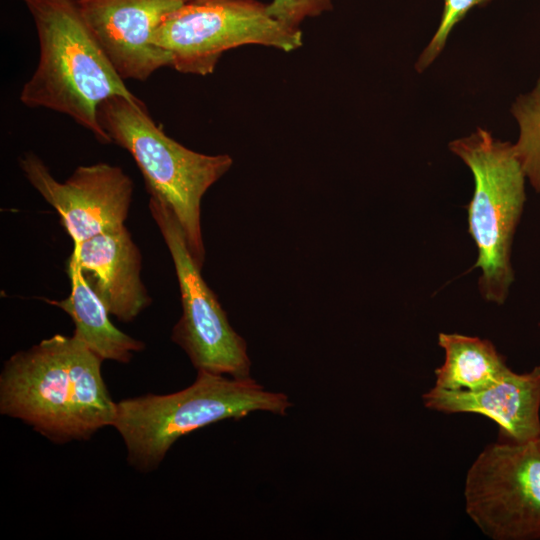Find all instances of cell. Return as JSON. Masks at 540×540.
I'll list each match as a JSON object with an SVG mask.
<instances>
[{
    "label": "cell",
    "instance_id": "obj_1",
    "mask_svg": "<svg viewBox=\"0 0 540 540\" xmlns=\"http://www.w3.org/2000/svg\"><path fill=\"white\" fill-rule=\"evenodd\" d=\"M102 361L74 335L56 334L16 352L0 374L1 414L58 444L89 440L116 414Z\"/></svg>",
    "mask_w": 540,
    "mask_h": 540
},
{
    "label": "cell",
    "instance_id": "obj_2",
    "mask_svg": "<svg viewBox=\"0 0 540 540\" xmlns=\"http://www.w3.org/2000/svg\"><path fill=\"white\" fill-rule=\"evenodd\" d=\"M32 16L39 61L20 92L28 108L69 116L101 144L111 143L98 120L102 102L139 100L125 85L83 19L77 0H21Z\"/></svg>",
    "mask_w": 540,
    "mask_h": 540
},
{
    "label": "cell",
    "instance_id": "obj_3",
    "mask_svg": "<svg viewBox=\"0 0 540 540\" xmlns=\"http://www.w3.org/2000/svg\"><path fill=\"white\" fill-rule=\"evenodd\" d=\"M197 372L196 380L181 391L117 402L112 426L124 441L129 464L137 470H155L172 445L195 430L256 411L285 416L292 406L286 394L266 391L252 378Z\"/></svg>",
    "mask_w": 540,
    "mask_h": 540
},
{
    "label": "cell",
    "instance_id": "obj_4",
    "mask_svg": "<svg viewBox=\"0 0 540 540\" xmlns=\"http://www.w3.org/2000/svg\"><path fill=\"white\" fill-rule=\"evenodd\" d=\"M98 120L112 142L132 156L149 195L164 201L178 219L191 255L200 268L205 261L201 232V200L232 166L227 154L193 151L169 137L139 100L111 97L98 108Z\"/></svg>",
    "mask_w": 540,
    "mask_h": 540
},
{
    "label": "cell",
    "instance_id": "obj_5",
    "mask_svg": "<svg viewBox=\"0 0 540 540\" xmlns=\"http://www.w3.org/2000/svg\"><path fill=\"white\" fill-rule=\"evenodd\" d=\"M448 147L474 177L466 208L468 230L478 249L474 267L482 272L480 294L488 302L503 304L514 281L511 252L526 200L525 173L513 144L483 128L451 141Z\"/></svg>",
    "mask_w": 540,
    "mask_h": 540
},
{
    "label": "cell",
    "instance_id": "obj_6",
    "mask_svg": "<svg viewBox=\"0 0 540 540\" xmlns=\"http://www.w3.org/2000/svg\"><path fill=\"white\" fill-rule=\"evenodd\" d=\"M152 41L171 54L176 71L207 76L227 50L257 44L291 52L303 45V34L259 0H192L163 21Z\"/></svg>",
    "mask_w": 540,
    "mask_h": 540
},
{
    "label": "cell",
    "instance_id": "obj_7",
    "mask_svg": "<svg viewBox=\"0 0 540 540\" xmlns=\"http://www.w3.org/2000/svg\"><path fill=\"white\" fill-rule=\"evenodd\" d=\"M148 208L170 252L180 289L182 315L171 339L188 355L197 371L250 377L245 340L231 327L216 295L201 276L174 212L149 195Z\"/></svg>",
    "mask_w": 540,
    "mask_h": 540
},
{
    "label": "cell",
    "instance_id": "obj_8",
    "mask_svg": "<svg viewBox=\"0 0 540 540\" xmlns=\"http://www.w3.org/2000/svg\"><path fill=\"white\" fill-rule=\"evenodd\" d=\"M464 499L466 513L488 537L540 539V437L487 445L467 472Z\"/></svg>",
    "mask_w": 540,
    "mask_h": 540
},
{
    "label": "cell",
    "instance_id": "obj_9",
    "mask_svg": "<svg viewBox=\"0 0 540 540\" xmlns=\"http://www.w3.org/2000/svg\"><path fill=\"white\" fill-rule=\"evenodd\" d=\"M19 167L57 211L74 244L125 226L134 184L120 167L105 162L81 165L64 182L56 180L33 152L19 157Z\"/></svg>",
    "mask_w": 540,
    "mask_h": 540
},
{
    "label": "cell",
    "instance_id": "obj_10",
    "mask_svg": "<svg viewBox=\"0 0 540 540\" xmlns=\"http://www.w3.org/2000/svg\"><path fill=\"white\" fill-rule=\"evenodd\" d=\"M83 19L118 75L147 80L172 64L152 41L163 21L185 0H77Z\"/></svg>",
    "mask_w": 540,
    "mask_h": 540
},
{
    "label": "cell",
    "instance_id": "obj_11",
    "mask_svg": "<svg viewBox=\"0 0 540 540\" xmlns=\"http://www.w3.org/2000/svg\"><path fill=\"white\" fill-rule=\"evenodd\" d=\"M426 408L444 413H477L495 421L499 440L526 442L540 437V365L526 373L511 369L478 392L431 388L422 395Z\"/></svg>",
    "mask_w": 540,
    "mask_h": 540
},
{
    "label": "cell",
    "instance_id": "obj_12",
    "mask_svg": "<svg viewBox=\"0 0 540 540\" xmlns=\"http://www.w3.org/2000/svg\"><path fill=\"white\" fill-rule=\"evenodd\" d=\"M88 283L119 321H133L152 299L141 279L142 255L126 226L74 244Z\"/></svg>",
    "mask_w": 540,
    "mask_h": 540
},
{
    "label": "cell",
    "instance_id": "obj_13",
    "mask_svg": "<svg viewBox=\"0 0 540 540\" xmlns=\"http://www.w3.org/2000/svg\"><path fill=\"white\" fill-rule=\"evenodd\" d=\"M67 273L71 284L69 296L62 300L45 301L71 317L75 326L73 335L101 359L130 362L134 353L144 350L145 344L113 325L110 313L88 283L73 255L68 260Z\"/></svg>",
    "mask_w": 540,
    "mask_h": 540
},
{
    "label": "cell",
    "instance_id": "obj_14",
    "mask_svg": "<svg viewBox=\"0 0 540 540\" xmlns=\"http://www.w3.org/2000/svg\"><path fill=\"white\" fill-rule=\"evenodd\" d=\"M443 364L436 368L434 387L449 392H478L510 370L505 358L487 339L458 333H439Z\"/></svg>",
    "mask_w": 540,
    "mask_h": 540
},
{
    "label": "cell",
    "instance_id": "obj_15",
    "mask_svg": "<svg viewBox=\"0 0 540 540\" xmlns=\"http://www.w3.org/2000/svg\"><path fill=\"white\" fill-rule=\"evenodd\" d=\"M519 136L513 144L526 178L540 193V76L535 87L517 97L511 106Z\"/></svg>",
    "mask_w": 540,
    "mask_h": 540
},
{
    "label": "cell",
    "instance_id": "obj_16",
    "mask_svg": "<svg viewBox=\"0 0 540 540\" xmlns=\"http://www.w3.org/2000/svg\"><path fill=\"white\" fill-rule=\"evenodd\" d=\"M492 0H444L439 25L430 42L415 63L418 73L424 72L441 54L453 28L475 7L485 6Z\"/></svg>",
    "mask_w": 540,
    "mask_h": 540
},
{
    "label": "cell",
    "instance_id": "obj_17",
    "mask_svg": "<svg viewBox=\"0 0 540 540\" xmlns=\"http://www.w3.org/2000/svg\"><path fill=\"white\" fill-rule=\"evenodd\" d=\"M269 14L290 29H300L308 17H317L333 9L332 0H271Z\"/></svg>",
    "mask_w": 540,
    "mask_h": 540
}]
</instances>
